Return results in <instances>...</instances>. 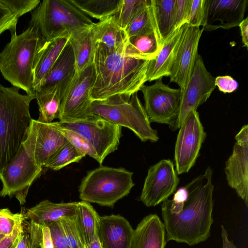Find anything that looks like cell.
<instances>
[{
  "label": "cell",
  "instance_id": "8d00e7d4",
  "mask_svg": "<svg viewBox=\"0 0 248 248\" xmlns=\"http://www.w3.org/2000/svg\"><path fill=\"white\" fill-rule=\"evenodd\" d=\"M24 218L23 213L13 214L8 208L0 209V234L8 235Z\"/></svg>",
  "mask_w": 248,
  "mask_h": 248
},
{
  "label": "cell",
  "instance_id": "83f0119b",
  "mask_svg": "<svg viewBox=\"0 0 248 248\" xmlns=\"http://www.w3.org/2000/svg\"><path fill=\"white\" fill-rule=\"evenodd\" d=\"M175 3L176 0H151L155 26L162 44L175 29Z\"/></svg>",
  "mask_w": 248,
  "mask_h": 248
},
{
  "label": "cell",
  "instance_id": "3957f363",
  "mask_svg": "<svg viewBox=\"0 0 248 248\" xmlns=\"http://www.w3.org/2000/svg\"><path fill=\"white\" fill-rule=\"evenodd\" d=\"M19 90L0 84V169L13 158L26 140L32 119L30 105L35 96L21 94Z\"/></svg>",
  "mask_w": 248,
  "mask_h": 248
},
{
  "label": "cell",
  "instance_id": "7a4b0ae2",
  "mask_svg": "<svg viewBox=\"0 0 248 248\" xmlns=\"http://www.w3.org/2000/svg\"><path fill=\"white\" fill-rule=\"evenodd\" d=\"M149 61L128 56L124 49L111 51L97 44L93 61L95 80L90 91L92 101L137 93L147 81Z\"/></svg>",
  "mask_w": 248,
  "mask_h": 248
},
{
  "label": "cell",
  "instance_id": "7bdbcfd3",
  "mask_svg": "<svg viewBox=\"0 0 248 248\" xmlns=\"http://www.w3.org/2000/svg\"><path fill=\"white\" fill-rule=\"evenodd\" d=\"M20 220L15 227L13 232L0 241V248H16L23 232V222Z\"/></svg>",
  "mask_w": 248,
  "mask_h": 248
},
{
  "label": "cell",
  "instance_id": "2e32d148",
  "mask_svg": "<svg viewBox=\"0 0 248 248\" xmlns=\"http://www.w3.org/2000/svg\"><path fill=\"white\" fill-rule=\"evenodd\" d=\"M232 155L225 162L228 185L248 207V125L242 126L235 137Z\"/></svg>",
  "mask_w": 248,
  "mask_h": 248
},
{
  "label": "cell",
  "instance_id": "d4e9b609",
  "mask_svg": "<svg viewBox=\"0 0 248 248\" xmlns=\"http://www.w3.org/2000/svg\"><path fill=\"white\" fill-rule=\"evenodd\" d=\"M97 44L101 43L111 51L125 49L128 39L124 31L117 24L113 16L102 19L92 27Z\"/></svg>",
  "mask_w": 248,
  "mask_h": 248
},
{
  "label": "cell",
  "instance_id": "9c48e42d",
  "mask_svg": "<svg viewBox=\"0 0 248 248\" xmlns=\"http://www.w3.org/2000/svg\"><path fill=\"white\" fill-rule=\"evenodd\" d=\"M59 122L62 128L72 130L87 140L96 152L100 165L107 155L118 148L122 127L100 116L91 115L74 122Z\"/></svg>",
  "mask_w": 248,
  "mask_h": 248
},
{
  "label": "cell",
  "instance_id": "f1b7e54d",
  "mask_svg": "<svg viewBox=\"0 0 248 248\" xmlns=\"http://www.w3.org/2000/svg\"><path fill=\"white\" fill-rule=\"evenodd\" d=\"M35 96L39 111L37 121L49 123L58 118L62 99L59 86L36 92Z\"/></svg>",
  "mask_w": 248,
  "mask_h": 248
},
{
  "label": "cell",
  "instance_id": "4316f807",
  "mask_svg": "<svg viewBox=\"0 0 248 248\" xmlns=\"http://www.w3.org/2000/svg\"><path fill=\"white\" fill-rule=\"evenodd\" d=\"M162 46L160 37L155 33L135 36L128 39L124 53L131 57L153 60L157 55Z\"/></svg>",
  "mask_w": 248,
  "mask_h": 248
},
{
  "label": "cell",
  "instance_id": "52a82bcc",
  "mask_svg": "<svg viewBox=\"0 0 248 248\" xmlns=\"http://www.w3.org/2000/svg\"><path fill=\"white\" fill-rule=\"evenodd\" d=\"M133 172L123 168L100 165L87 172L79 187V198L101 206L112 207L128 195L135 184Z\"/></svg>",
  "mask_w": 248,
  "mask_h": 248
},
{
  "label": "cell",
  "instance_id": "7dc6e473",
  "mask_svg": "<svg viewBox=\"0 0 248 248\" xmlns=\"http://www.w3.org/2000/svg\"><path fill=\"white\" fill-rule=\"evenodd\" d=\"M16 248H31L29 234L24 228L23 232Z\"/></svg>",
  "mask_w": 248,
  "mask_h": 248
},
{
  "label": "cell",
  "instance_id": "f35d334b",
  "mask_svg": "<svg viewBox=\"0 0 248 248\" xmlns=\"http://www.w3.org/2000/svg\"><path fill=\"white\" fill-rule=\"evenodd\" d=\"M18 19L0 1V35L6 31H10L11 36L16 34Z\"/></svg>",
  "mask_w": 248,
  "mask_h": 248
},
{
  "label": "cell",
  "instance_id": "6da1fadb",
  "mask_svg": "<svg viewBox=\"0 0 248 248\" xmlns=\"http://www.w3.org/2000/svg\"><path fill=\"white\" fill-rule=\"evenodd\" d=\"M212 176L213 170L209 166L185 186L187 191L185 202L168 199L162 202L161 215L167 242L192 246L210 237L214 222Z\"/></svg>",
  "mask_w": 248,
  "mask_h": 248
},
{
  "label": "cell",
  "instance_id": "681fc988",
  "mask_svg": "<svg viewBox=\"0 0 248 248\" xmlns=\"http://www.w3.org/2000/svg\"><path fill=\"white\" fill-rule=\"evenodd\" d=\"M6 235L0 234V241H1L3 238H4Z\"/></svg>",
  "mask_w": 248,
  "mask_h": 248
},
{
  "label": "cell",
  "instance_id": "d6a6232c",
  "mask_svg": "<svg viewBox=\"0 0 248 248\" xmlns=\"http://www.w3.org/2000/svg\"><path fill=\"white\" fill-rule=\"evenodd\" d=\"M58 220L70 248H87L78 222L76 213Z\"/></svg>",
  "mask_w": 248,
  "mask_h": 248
},
{
  "label": "cell",
  "instance_id": "74e56055",
  "mask_svg": "<svg viewBox=\"0 0 248 248\" xmlns=\"http://www.w3.org/2000/svg\"><path fill=\"white\" fill-rule=\"evenodd\" d=\"M18 18L32 12L40 4V0H0Z\"/></svg>",
  "mask_w": 248,
  "mask_h": 248
},
{
  "label": "cell",
  "instance_id": "8fae6325",
  "mask_svg": "<svg viewBox=\"0 0 248 248\" xmlns=\"http://www.w3.org/2000/svg\"><path fill=\"white\" fill-rule=\"evenodd\" d=\"M215 78L207 70L202 56L198 54L192 75L185 90L180 93L178 114L172 130L179 129L188 115L209 98L216 88Z\"/></svg>",
  "mask_w": 248,
  "mask_h": 248
},
{
  "label": "cell",
  "instance_id": "30bf717a",
  "mask_svg": "<svg viewBox=\"0 0 248 248\" xmlns=\"http://www.w3.org/2000/svg\"><path fill=\"white\" fill-rule=\"evenodd\" d=\"M67 141L59 122L46 123L32 119L22 144L36 164L44 168Z\"/></svg>",
  "mask_w": 248,
  "mask_h": 248
},
{
  "label": "cell",
  "instance_id": "277c9868",
  "mask_svg": "<svg viewBox=\"0 0 248 248\" xmlns=\"http://www.w3.org/2000/svg\"><path fill=\"white\" fill-rule=\"evenodd\" d=\"M45 43L38 30L28 27L12 36L0 52V72L12 86L35 95L33 66L39 49Z\"/></svg>",
  "mask_w": 248,
  "mask_h": 248
},
{
  "label": "cell",
  "instance_id": "ba28073f",
  "mask_svg": "<svg viewBox=\"0 0 248 248\" xmlns=\"http://www.w3.org/2000/svg\"><path fill=\"white\" fill-rule=\"evenodd\" d=\"M43 168L36 164L22 144L13 158L0 169L2 186L0 196L15 197L23 205L30 187L42 175Z\"/></svg>",
  "mask_w": 248,
  "mask_h": 248
},
{
  "label": "cell",
  "instance_id": "ab89813d",
  "mask_svg": "<svg viewBox=\"0 0 248 248\" xmlns=\"http://www.w3.org/2000/svg\"><path fill=\"white\" fill-rule=\"evenodd\" d=\"M205 0H192L188 25L189 27L202 26L204 18Z\"/></svg>",
  "mask_w": 248,
  "mask_h": 248
},
{
  "label": "cell",
  "instance_id": "bcb514c9",
  "mask_svg": "<svg viewBox=\"0 0 248 248\" xmlns=\"http://www.w3.org/2000/svg\"><path fill=\"white\" fill-rule=\"evenodd\" d=\"M221 238L222 240V248H237L234 244L233 241L230 240L227 230L223 226L221 225Z\"/></svg>",
  "mask_w": 248,
  "mask_h": 248
},
{
  "label": "cell",
  "instance_id": "44dd1931",
  "mask_svg": "<svg viewBox=\"0 0 248 248\" xmlns=\"http://www.w3.org/2000/svg\"><path fill=\"white\" fill-rule=\"evenodd\" d=\"M75 74L74 54L68 41L54 64L43 79L36 92L58 85L63 97Z\"/></svg>",
  "mask_w": 248,
  "mask_h": 248
},
{
  "label": "cell",
  "instance_id": "f6af8a7d",
  "mask_svg": "<svg viewBox=\"0 0 248 248\" xmlns=\"http://www.w3.org/2000/svg\"><path fill=\"white\" fill-rule=\"evenodd\" d=\"M241 31L242 43L244 46L248 47V18H244L238 26Z\"/></svg>",
  "mask_w": 248,
  "mask_h": 248
},
{
  "label": "cell",
  "instance_id": "ee69618b",
  "mask_svg": "<svg viewBox=\"0 0 248 248\" xmlns=\"http://www.w3.org/2000/svg\"><path fill=\"white\" fill-rule=\"evenodd\" d=\"M215 82L219 90L225 93L235 91L239 85L237 81L230 76H218Z\"/></svg>",
  "mask_w": 248,
  "mask_h": 248
},
{
  "label": "cell",
  "instance_id": "8992f818",
  "mask_svg": "<svg viewBox=\"0 0 248 248\" xmlns=\"http://www.w3.org/2000/svg\"><path fill=\"white\" fill-rule=\"evenodd\" d=\"M94 23L69 0H44L31 12L29 27L38 30L45 42L69 38L73 32Z\"/></svg>",
  "mask_w": 248,
  "mask_h": 248
},
{
  "label": "cell",
  "instance_id": "5b68a950",
  "mask_svg": "<svg viewBox=\"0 0 248 248\" xmlns=\"http://www.w3.org/2000/svg\"><path fill=\"white\" fill-rule=\"evenodd\" d=\"M88 114L100 116L113 124L128 128L142 141L155 142L159 139L137 93L116 94L103 100L92 101Z\"/></svg>",
  "mask_w": 248,
  "mask_h": 248
},
{
  "label": "cell",
  "instance_id": "f546056e",
  "mask_svg": "<svg viewBox=\"0 0 248 248\" xmlns=\"http://www.w3.org/2000/svg\"><path fill=\"white\" fill-rule=\"evenodd\" d=\"M76 216L79 228L88 247L97 237L100 216L89 202H78Z\"/></svg>",
  "mask_w": 248,
  "mask_h": 248
},
{
  "label": "cell",
  "instance_id": "c3c4849f",
  "mask_svg": "<svg viewBox=\"0 0 248 248\" xmlns=\"http://www.w3.org/2000/svg\"><path fill=\"white\" fill-rule=\"evenodd\" d=\"M87 248H102L97 237L87 247Z\"/></svg>",
  "mask_w": 248,
  "mask_h": 248
},
{
  "label": "cell",
  "instance_id": "1f68e13d",
  "mask_svg": "<svg viewBox=\"0 0 248 248\" xmlns=\"http://www.w3.org/2000/svg\"><path fill=\"white\" fill-rule=\"evenodd\" d=\"M86 15L99 20L114 16L121 0H69Z\"/></svg>",
  "mask_w": 248,
  "mask_h": 248
},
{
  "label": "cell",
  "instance_id": "d6986e66",
  "mask_svg": "<svg viewBox=\"0 0 248 248\" xmlns=\"http://www.w3.org/2000/svg\"><path fill=\"white\" fill-rule=\"evenodd\" d=\"M188 26L187 24H185L175 29L163 42L157 55L149 61L146 73L147 81L169 77Z\"/></svg>",
  "mask_w": 248,
  "mask_h": 248
},
{
  "label": "cell",
  "instance_id": "ac0fdd59",
  "mask_svg": "<svg viewBox=\"0 0 248 248\" xmlns=\"http://www.w3.org/2000/svg\"><path fill=\"white\" fill-rule=\"evenodd\" d=\"M203 31L200 27L188 26L171 70L170 82L178 84L181 93L185 90L192 75Z\"/></svg>",
  "mask_w": 248,
  "mask_h": 248
},
{
  "label": "cell",
  "instance_id": "4dcf8cb0",
  "mask_svg": "<svg viewBox=\"0 0 248 248\" xmlns=\"http://www.w3.org/2000/svg\"><path fill=\"white\" fill-rule=\"evenodd\" d=\"M124 31L127 39L151 33H155L159 36L155 24L151 0H146Z\"/></svg>",
  "mask_w": 248,
  "mask_h": 248
},
{
  "label": "cell",
  "instance_id": "e0dca14e",
  "mask_svg": "<svg viewBox=\"0 0 248 248\" xmlns=\"http://www.w3.org/2000/svg\"><path fill=\"white\" fill-rule=\"evenodd\" d=\"M248 2L247 0H205L202 28L212 31L238 26L244 19Z\"/></svg>",
  "mask_w": 248,
  "mask_h": 248
},
{
  "label": "cell",
  "instance_id": "d590c367",
  "mask_svg": "<svg viewBox=\"0 0 248 248\" xmlns=\"http://www.w3.org/2000/svg\"><path fill=\"white\" fill-rule=\"evenodd\" d=\"M62 128L63 135L67 140L79 153L85 156L88 155L98 162V157L96 152L86 140L72 130L62 127Z\"/></svg>",
  "mask_w": 248,
  "mask_h": 248
},
{
  "label": "cell",
  "instance_id": "7c38bea8",
  "mask_svg": "<svg viewBox=\"0 0 248 248\" xmlns=\"http://www.w3.org/2000/svg\"><path fill=\"white\" fill-rule=\"evenodd\" d=\"M93 63L79 74H75L61 102L60 122L71 123L90 117L88 109L92 102L90 91L95 80Z\"/></svg>",
  "mask_w": 248,
  "mask_h": 248
},
{
  "label": "cell",
  "instance_id": "5bb4252c",
  "mask_svg": "<svg viewBox=\"0 0 248 248\" xmlns=\"http://www.w3.org/2000/svg\"><path fill=\"white\" fill-rule=\"evenodd\" d=\"M179 129L174 151L178 174L188 172L195 165L206 137L197 110L190 112Z\"/></svg>",
  "mask_w": 248,
  "mask_h": 248
},
{
  "label": "cell",
  "instance_id": "484cf974",
  "mask_svg": "<svg viewBox=\"0 0 248 248\" xmlns=\"http://www.w3.org/2000/svg\"><path fill=\"white\" fill-rule=\"evenodd\" d=\"M68 42V38H57L45 42L39 49L33 69L35 93L38 91L43 79L54 64Z\"/></svg>",
  "mask_w": 248,
  "mask_h": 248
},
{
  "label": "cell",
  "instance_id": "9a60e30c",
  "mask_svg": "<svg viewBox=\"0 0 248 248\" xmlns=\"http://www.w3.org/2000/svg\"><path fill=\"white\" fill-rule=\"evenodd\" d=\"M179 183L173 162L161 160L148 170L140 201L147 207L156 206L174 192Z\"/></svg>",
  "mask_w": 248,
  "mask_h": 248
},
{
  "label": "cell",
  "instance_id": "603a6c76",
  "mask_svg": "<svg viewBox=\"0 0 248 248\" xmlns=\"http://www.w3.org/2000/svg\"><path fill=\"white\" fill-rule=\"evenodd\" d=\"M78 202L54 203L45 200L28 209L23 214L25 220L47 226L60 218L76 214Z\"/></svg>",
  "mask_w": 248,
  "mask_h": 248
},
{
  "label": "cell",
  "instance_id": "4fadbf2b",
  "mask_svg": "<svg viewBox=\"0 0 248 248\" xmlns=\"http://www.w3.org/2000/svg\"><path fill=\"white\" fill-rule=\"evenodd\" d=\"M162 78L151 85H143L144 108L150 122L169 124L171 126L178 114L181 90L165 84Z\"/></svg>",
  "mask_w": 248,
  "mask_h": 248
},
{
  "label": "cell",
  "instance_id": "60d3db41",
  "mask_svg": "<svg viewBox=\"0 0 248 248\" xmlns=\"http://www.w3.org/2000/svg\"><path fill=\"white\" fill-rule=\"evenodd\" d=\"M192 2V0H176L175 29L188 23Z\"/></svg>",
  "mask_w": 248,
  "mask_h": 248
},
{
  "label": "cell",
  "instance_id": "b9f144b4",
  "mask_svg": "<svg viewBox=\"0 0 248 248\" xmlns=\"http://www.w3.org/2000/svg\"><path fill=\"white\" fill-rule=\"evenodd\" d=\"M53 248H70L59 220L48 224Z\"/></svg>",
  "mask_w": 248,
  "mask_h": 248
},
{
  "label": "cell",
  "instance_id": "cb8c5ba5",
  "mask_svg": "<svg viewBox=\"0 0 248 248\" xmlns=\"http://www.w3.org/2000/svg\"><path fill=\"white\" fill-rule=\"evenodd\" d=\"M92 27L76 31L68 38L74 54L76 74L80 73L93 63L97 43Z\"/></svg>",
  "mask_w": 248,
  "mask_h": 248
},
{
  "label": "cell",
  "instance_id": "e575fe53",
  "mask_svg": "<svg viewBox=\"0 0 248 248\" xmlns=\"http://www.w3.org/2000/svg\"><path fill=\"white\" fill-rule=\"evenodd\" d=\"M146 0H121L116 14L113 16L117 24L124 31L133 19Z\"/></svg>",
  "mask_w": 248,
  "mask_h": 248
},
{
  "label": "cell",
  "instance_id": "836d02e7",
  "mask_svg": "<svg viewBox=\"0 0 248 248\" xmlns=\"http://www.w3.org/2000/svg\"><path fill=\"white\" fill-rule=\"evenodd\" d=\"M84 157V155L79 153L67 141L59 153L44 167L58 170L71 163L79 162Z\"/></svg>",
  "mask_w": 248,
  "mask_h": 248
},
{
  "label": "cell",
  "instance_id": "ffe728a7",
  "mask_svg": "<svg viewBox=\"0 0 248 248\" xmlns=\"http://www.w3.org/2000/svg\"><path fill=\"white\" fill-rule=\"evenodd\" d=\"M134 230L120 215L100 216L97 237L102 248H130Z\"/></svg>",
  "mask_w": 248,
  "mask_h": 248
},
{
  "label": "cell",
  "instance_id": "7402d4cb",
  "mask_svg": "<svg viewBox=\"0 0 248 248\" xmlns=\"http://www.w3.org/2000/svg\"><path fill=\"white\" fill-rule=\"evenodd\" d=\"M163 223L156 214H149L134 229L130 248H165L167 244Z\"/></svg>",
  "mask_w": 248,
  "mask_h": 248
}]
</instances>
